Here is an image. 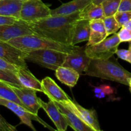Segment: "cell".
<instances>
[{"instance_id":"3957f363","label":"cell","mask_w":131,"mask_h":131,"mask_svg":"<svg viewBox=\"0 0 131 131\" xmlns=\"http://www.w3.org/2000/svg\"><path fill=\"white\" fill-rule=\"evenodd\" d=\"M7 42L24 52L31 50L49 49L69 53L78 47V46L75 45L59 43L35 34L17 37L10 40Z\"/></svg>"},{"instance_id":"7a4b0ae2","label":"cell","mask_w":131,"mask_h":131,"mask_svg":"<svg viewBox=\"0 0 131 131\" xmlns=\"http://www.w3.org/2000/svg\"><path fill=\"white\" fill-rule=\"evenodd\" d=\"M112 58V57H111ZM111 58L106 60L92 59L86 70V75L117 82L129 85L131 73L124 69L119 63Z\"/></svg>"},{"instance_id":"484cf974","label":"cell","mask_w":131,"mask_h":131,"mask_svg":"<svg viewBox=\"0 0 131 131\" xmlns=\"http://www.w3.org/2000/svg\"><path fill=\"white\" fill-rule=\"evenodd\" d=\"M0 81L15 86H23L15 74L6 72L1 69H0Z\"/></svg>"},{"instance_id":"d590c367","label":"cell","mask_w":131,"mask_h":131,"mask_svg":"<svg viewBox=\"0 0 131 131\" xmlns=\"http://www.w3.org/2000/svg\"><path fill=\"white\" fill-rule=\"evenodd\" d=\"M105 0H92V3L95 4V5H101L103 1Z\"/></svg>"},{"instance_id":"f1b7e54d","label":"cell","mask_w":131,"mask_h":131,"mask_svg":"<svg viewBox=\"0 0 131 131\" xmlns=\"http://www.w3.org/2000/svg\"><path fill=\"white\" fill-rule=\"evenodd\" d=\"M115 54H117L119 58L127 61L131 64V41L129 42L128 49H118Z\"/></svg>"},{"instance_id":"ba28073f","label":"cell","mask_w":131,"mask_h":131,"mask_svg":"<svg viewBox=\"0 0 131 131\" xmlns=\"http://www.w3.org/2000/svg\"><path fill=\"white\" fill-rule=\"evenodd\" d=\"M85 46L79 47L67 54L62 66L72 68L82 75L88 68L92 59L85 52Z\"/></svg>"},{"instance_id":"4316f807","label":"cell","mask_w":131,"mask_h":131,"mask_svg":"<svg viewBox=\"0 0 131 131\" xmlns=\"http://www.w3.org/2000/svg\"><path fill=\"white\" fill-rule=\"evenodd\" d=\"M114 16L122 27L131 19V11L117 12Z\"/></svg>"},{"instance_id":"5bb4252c","label":"cell","mask_w":131,"mask_h":131,"mask_svg":"<svg viewBox=\"0 0 131 131\" xmlns=\"http://www.w3.org/2000/svg\"><path fill=\"white\" fill-rule=\"evenodd\" d=\"M42 91L49 99L54 102H67L70 99L67 93L55 83L54 81L49 77H46L41 82Z\"/></svg>"},{"instance_id":"e0dca14e","label":"cell","mask_w":131,"mask_h":131,"mask_svg":"<svg viewBox=\"0 0 131 131\" xmlns=\"http://www.w3.org/2000/svg\"><path fill=\"white\" fill-rule=\"evenodd\" d=\"M90 33L86 46H91L100 43L107 35L105 29L103 19H95L90 20Z\"/></svg>"},{"instance_id":"d6986e66","label":"cell","mask_w":131,"mask_h":131,"mask_svg":"<svg viewBox=\"0 0 131 131\" xmlns=\"http://www.w3.org/2000/svg\"><path fill=\"white\" fill-rule=\"evenodd\" d=\"M92 0H73L64 3L57 8L51 10V15H65L74 14L83 10Z\"/></svg>"},{"instance_id":"f546056e","label":"cell","mask_w":131,"mask_h":131,"mask_svg":"<svg viewBox=\"0 0 131 131\" xmlns=\"http://www.w3.org/2000/svg\"><path fill=\"white\" fill-rule=\"evenodd\" d=\"M117 35L121 42L131 41V30L130 29H127L124 27H121Z\"/></svg>"},{"instance_id":"7c38bea8","label":"cell","mask_w":131,"mask_h":131,"mask_svg":"<svg viewBox=\"0 0 131 131\" xmlns=\"http://www.w3.org/2000/svg\"><path fill=\"white\" fill-rule=\"evenodd\" d=\"M26 53L7 42L0 40V58L18 67H27Z\"/></svg>"},{"instance_id":"1f68e13d","label":"cell","mask_w":131,"mask_h":131,"mask_svg":"<svg viewBox=\"0 0 131 131\" xmlns=\"http://www.w3.org/2000/svg\"><path fill=\"white\" fill-rule=\"evenodd\" d=\"M131 11V0H121L118 12Z\"/></svg>"},{"instance_id":"603a6c76","label":"cell","mask_w":131,"mask_h":131,"mask_svg":"<svg viewBox=\"0 0 131 131\" xmlns=\"http://www.w3.org/2000/svg\"><path fill=\"white\" fill-rule=\"evenodd\" d=\"M0 98L13 101L26 108L10 87V84L0 81Z\"/></svg>"},{"instance_id":"2e32d148","label":"cell","mask_w":131,"mask_h":131,"mask_svg":"<svg viewBox=\"0 0 131 131\" xmlns=\"http://www.w3.org/2000/svg\"><path fill=\"white\" fill-rule=\"evenodd\" d=\"M15 75L23 86L32 88L37 92H43L41 82L28 70V67H19Z\"/></svg>"},{"instance_id":"cb8c5ba5","label":"cell","mask_w":131,"mask_h":131,"mask_svg":"<svg viewBox=\"0 0 131 131\" xmlns=\"http://www.w3.org/2000/svg\"><path fill=\"white\" fill-rule=\"evenodd\" d=\"M121 0H105L101 5L103 8L105 17L114 15L118 10Z\"/></svg>"},{"instance_id":"836d02e7","label":"cell","mask_w":131,"mask_h":131,"mask_svg":"<svg viewBox=\"0 0 131 131\" xmlns=\"http://www.w3.org/2000/svg\"><path fill=\"white\" fill-rule=\"evenodd\" d=\"M103 90V86H101L99 87H96L94 89V93L95 94H98V93H101Z\"/></svg>"},{"instance_id":"9a60e30c","label":"cell","mask_w":131,"mask_h":131,"mask_svg":"<svg viewBox=\"0 0 131 131\" xmlns=\"http://www.w3.org/2000/svg\"><path fill=\"white\" fill-rule=\"evenodd\" d=\"M54 102L66 119L68 125L72 129L75 131H93V129L86 124L71 109L62 103Z\"/></svg>"},{"instance_id":"8d00e7d4","label":"cell","mask_w":131,"mask_h":131,"mask_svg":"<svg viewBox=\"0 0 131 131\" xmlns=\"http://www.w3.org/2000/svg\"><path fill=\"white\" fill-rule=\"evenodd\" d=\"M129 86V90H130V92L131 93V78L129 79V85H128Z\"/></svg>"},{"instance_id":"277c9868","label":"cell","mask_w":131,"mask_h":131,"mask_svg":"<svg viewBox=\"0 0 131 131\" xmlns=\"http://www.w3.org/2000/svg\"><path fill=\"white\" fill-rule=\"evenodd\" d=\"M25 53L26 61L54 71L62 66L67 54L66 52L49 49L31 50L25 51Z\"/></svg>"},{"instance_id":"4fadbf2b","label":"cell","mask_w":131,"mask_h":131,"mask_svg":"<svg viewBox=\"0 0 131 131\" xmlns=\"http://www.w3.org/2000/svg\"><path fill=\"white\" fill-rule=\"evenodd\" d=\"M38 101L41 108L46 111L49 117L51 119L52 122L55 125L57 130L59 131L66 130L69 125L67 122L66 119L57 107L54 101L49 99L48 102H45L40 98Z\"/></svg>"},{"instance_id":"8fae6325","label":"cell","mask_w":131,"mask_h":131,"mask_svg":"<svg viewBox=\"0 0 131 131\" xmlns=\"http://www.w3.org/2000/svg\"><path fill=\"white\" fill-rule=\"evenodd\" d=\"M31 34H34V33L28 23L20 19L14 24L0 25V40L4 42Z\"/></svg>"},{"instance_id":"8992f818","label":"cell","mask_w":131,"mask_h":131,"mask_svg":"<svg viewBox=\"0 0 131 131\" xmlns=\"http://www.w3.org/2000/svg\"><path fill=\"white\" fill-rule=\"evenodd\" d=\"M51 10L42 0L23 1L19 19L28 23L36 21L50 16Z\"/></svg>"},{"instance_id":"d4e9b609","label":"cell","mask_w":131,"mask_h":131,"mask_svg":"<svg viewBox=\"0 0 131 131\" xmlns=\"http://www.w3.org/2000/svg\"><path fill=\"white\" fill-rule=\"evenodd\" d=\"M103 22L107 36L116 33L121 28L114 15L105 17L103 19Z\"/></svg>"},{"instance_id":"83f0119b","label":"cell","mask_w":131,"mask_h":131,"mask_svg":"<svg viewBox=\"0 0 131 131\" xmlns=\"http://www.w3.org/2000/svg\"><path fill=\"white\" fill-rule=\"evenodd\" d=\"M18 68H19L18 67L14 65L4 59L0 58V69L1 70L15 75V73L17 72Z\"/></svg>"},{"instance_id":"ac0fdd59","label":"cell","mask_w":131,"mask_h":131,"mask_svg":"<svg viewBox=\"0 0 131 131\" xmlns=\"http://www.w3.org/2000/svg\"><path fill=\"white\" fill-rule=\"evenodd\" d=\"M90 33V20L79 19L75 21L73 29L72 45H75L80 42L88 41Z\"/></svg>"},{"instance_id":"4dcf8cb0","label":"cell","mask_w":131,"mask_h":131,"mask_svg":"<svg viewBox=\"0 0 131 131\" xmlns=\"http://www.w3.org/2000/svg\"><path fill=\"white\" fill-rule=\"evenodd\" d=\"M15 126L9 124L0 114V131H15Z\"/></svg>"},{"instance_id":"e575fe53","label":"cell","mask_w":131,"mask_h":131,"mask_svg":"<svg viewBox=\"0 0 131 131\" xmlns=\"http://www.w3.org/2000/svg\"><path fill=\"white\" fill-rule=\"evenodd\" d=\"M122 27H124V28H127V29L131 30V19L129 20H128V21Z\"/></svg>"},{"instance_id":"74e56055","label":"cell","mask_w":131,"mask_h":131,"mask_svg":"<svg viewBox=\"0 0 131 131\" xmlns=\"http://www.w3.org/2000/svg\"><path fill=\"white\" fill-rule=\"evenodd\" d=\"M20 1H26V0H20Z\"/></svg>"},{"instance_id":"44dd1931","label":"cell","mask_w":131,"mask_h":131,"mask_svg":"<svg viewBox=\"0 0 131 131\" xmlns=\"http://www.w3.org/2000/svg\"><path fill=\"white\" fill-rule=\"evenodd\" d=\"M23 1L0 0V15L19 19Z\"/></svg>"},{"instance_id":"6da1fadb","label":"cell","mask_w":131,"mask_h":131,"mask_svg":"<svg viewBox=\"0 0 131 131\" xmlns=\"http://www.w3.org/2000/svg\"><path fill=\"white\" fill-rule=\"evenodd\" d=\"M79 12L65 15H50L36 21L27 23L36 35L51 40L72 45L73 29L79 19Z\"/></svg>"},{"instance_id":"9c48e42d","label":"cell","mask_w":131,"mask_h":131,"mask_svg":"<svg viewBox=\"0 0 131 131\" xmlns=\"http://www.w3.org/2000/svg\"><path fill=\"white\" fill-rule=\"evenodd\" d=\"M10 87L26 108L34 115H38V111L41 108L39 98L37 96V91L24 86H15L10 84Z\"/></svg>"},{"instance_id":"30bf717a","label":"cell","mask_w":131,"mask_h":131,"mask_svg":"<svg viewBox=\"0 0 131 131\" xmlns=\"http://www.w3.org/2000/svg\"><path fill=\"white\" fill-rule=\"evenodd\" d=\"M62 104L74 111L86 124L93 129V131H101V129L95 110L84 108L79 104L75 100L72 101L70 99Z\"/></svg>"},{"instance_id":"ffe728a7","label":"cell","mask_w":131,"mask_h":131,"mask_svg":"<svg viewBox=\"0 0 131 131\" xmlns=\"http://www.w3.org/2000/svg\"><path fill=\"white\" fill-rule=\"evenodd\" d=\"M55 72L57 79L63 84L70 88H73L76 85L80 76L76 70L67 67H60Z\"/></svg>"},{"instance_id":"5b68a950","label":"cell","mask_w":131,"mask_h":131,"mask_svg":"<svg viewBox=\"0 0 131 131\" xmlns=\"http://www.w3.org/2000/svg\"><path fill=\"white\" fill-rule=\"evenodd\" d=\"M121 43L117 33L106 38L97 44L85 47V52L91 59L106 60L113 56Z\"/></svg>"},{"instance_id":"d6a6232c","label":"cell","mask_w":131,"mask_h":131,"mask_svg":"<svg viewBox=\"0 0 131 131\" xmlns=\"http://www.w3.org/2000/svg\"><path fill=\"white\" fill-rule=\"evenodd\" d=\"M19 20V19L13 17H7L0 15V25L14 24V23H16Z\"/></svg>"},{"instance_id":"52a82bcc","label":"cell","mask_w":131,"mask_h":131,"mask_svg":"<svg viewBox=\"0 0 131 131\" xmlns=\"http://www.w3.org/2000/svg\"><path fill=\"white\" fill-rule=\"evenodd\" d=\"M0 106H5V107H7L10 110H11L12 112H14L20 119L22 124L26 125L27 126L31 128L33 130L35 131L36 129L35 127L33 126V124H32V120L38 122L41 125H42L45 127L48 128L50 130H54L53 128H52L48 124H46L38 115L31 113L27 109L24 108V107L20 106V105L13 102V101L0 98Z\"/></svg>"},{"instance_id":"7402d4cb","label":"cell","mask_w":131,"mask_h":131,"mask_svg":"<svg viewBox=\"0 0 131 131\" xmlns=\"http://www.w3.org/2000/svg\"><path fill=\"white\" fill-rule=\"evenodd\" d=\"M79 19L92 20L95 19H103L105 17L103 8L101 5H95L90 3L83 10L79 11Z\"/></svg>"}]
</instances>
